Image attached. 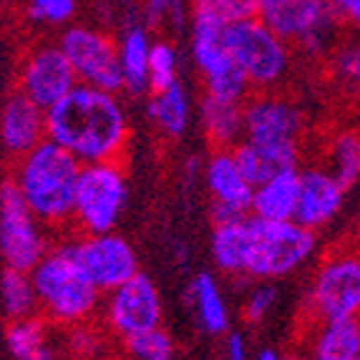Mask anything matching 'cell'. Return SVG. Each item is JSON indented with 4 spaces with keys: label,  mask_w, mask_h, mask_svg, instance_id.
I'll return each mask as SVG.
<instances>
[{
    "label": "cell",
    "mask_w": 360,
    "mask_h": 360,
    "mask_svg": "<svg viewBox=\"0 0 360 360\" xmlns=\"http://www.w3.org/2000/svg\"><path fill=\"white\" fill-rule=\"evenodd\" d=\"M210 250L222 275L247 283H277L315 257L318 232L297 222H270L242 214L217 219Z\"/></svg>",
    "instance_id": "6da1fadb"
},
{
    "label": "cell",
    "mask_w": 360,
    "mask_h": 360,
    "mask_svg": "<svg viewBox=\"0 0 360 360\" xmlns=\"http://www.w3.org/2000/svg\"><path fill=\"white\" fill-rule=\"evenodd\" d=\"M46 134L81 164L121 162L131 141V121L116 91L78 84L46 111Z\"/></svg>",
    "instance_id": "7a4b0ae2"
},
{
    "label": "cell",
    "mask_w": 360,
    "mask_h": 360,
    "mask_svg": "<svg viewBox=\"0 0 360 360\" xmlns=\"http://www.w3.org/2000/svg\"><path fill=\"white\" fill-rule=\"evenodd\" d=\"M81 167L84 164L76 156L46 139L36 149L15 159L11 181L28 210L49 229H58L71 224Z\"/></svg>",
    "instance_id": "3957f363"
},
{
    "label": "cell",
    "mask_w": 360,
    "mask_h": 360,
    "mask_svg": "<svg viewBox=\"0 0 360 360\" xmlns=\"http://www.w3.org/2000/svg\"><path fill=\"white\" fill-rule=\"evenodd\" d=\"M30 280L38 295V315L56 328L66 330L89 323L101 310L103 292L91 285L66 242L51 247L46 257L30 270Z\"/></svg>",
    "instance_id": "277c9868"
},
{
    "label": "cell",
    "mask_w": 360,
    "mask_h": 360,
    "mask_svg": "<svg viewBox=\"0 0 360 360\" xmlns=\"http://www.w3.org/2000/svg\"><path fill=\"white\" fill-rule=\"evenodd\" d=\"M257 18L305 56H330L340 41V18L330 0H259Z\"/></svg>",
    "instance_id": "5b68a950"
},
{
    "label": "cell",
    "mask_w": 360,
    "mask_h": 360,
    "mask_svg": "<svg viewBox=\"0 0 360 360\" xmlns=\"http://www.w3.org/2000/svg\"><path fill=\"white\" fill-rule=\"evenodd\" d=\"M224 41L252 91H277L292 68V46L259 18L224 25Z\"/></svg>",
    "instance_id": "8992f818"
},
{
    "label": "cell",
    "mask_w": 360,
    "mask_h": 360,
    "mask_svg": "<svg viewBox=\"0 0 360 360\" xmlns=\"http://www.w3.org/2000/svg\"><path fill=\"white\" fill-rule=\"evenodd\" d=\"M129 205V176L121 162L84 164L71 224L81 234L114 232Z\"/></svg>",
    "instance_id": "52a82bcc"
},
{
    "label": "cell",
    "mask_w": 360,
    "mask_h": 360,
    "mask_svg": "<svg viewBox=\"0 0 360 360\" xmlns=\"http://www.w3.org/2000/svg\"><path fill=\"white\" fill-rule=\"evenodd\" d=\"M338 318H360V247L330 250L307 288L302 320Z\"/></svg>",
    "instance_id": "ba28073f"
},
{
    "label": "cell",
    "mask_w": 360,
    "mask_h": 360,
    "mask_svg": "<svg viewBox=\"0 0 360 360\" xmlns=\"http://www.w3.org/2000/svg\"><path fill=\"white\" fill-rule=\"evenodd\" d=\"M192 60L205 81V96L245 103L252 86L232 58L224 41V25L212 18L194 15L192 20Z\"/></svg>",
    "instance_id": "9c48e42d"
},
{
    "label": "cell",
    "mask_w": 360,
    "mask_h": 360,
    "mask_svg": "<svg viewBox=\"0 0 360 360\" xmlns=\"http://www.w3.org/2000/svg\"><path fill=\"white\" fill-rule=\"evenodd\" d=\"M49 250V227L28 210L11 179L0 184V259L6 267L30 272Z\"/></svg>",
    "instance_id": "30bf717a"
},
{
    "label": "cell",
    "mask_w": 360,
    "mask_h": 360,
    "mask_svg": "<svg viewBox=\"0 0 360 360\" xmlns=\"http://www.w3.org/2000/svg\"><path fill=\"white\" fill-rule=\"evenodd\" d=\"M164 318V302L159 285L149 275L139 272L131 280L103 295L101 320L103 330L119 342L159 328Z\"/></svg>",
    "instance_id": "8fae6325"
},
{
    "label": "cell",
    "mask_w": 360,
    "mask_h": 360,
    "mask_svg": "<svg viewBox=\"0 0 360 360\" xmlns=\"http://www.w3.org/2000/svg\"><path fill=\"white\" fill-rule=\"evenodd\" d=\"M66 245L91 285L103 295L141 272L134 245L127 237L116 234V229L101 234H76L66 240Z\"/></svg>",
    "instance_id": "7c38bea8"
},
{
    "label": "cell",
    "mask_w": 360,
    "mask_h": 360,
    "mask_svg": "<svg viewBox=\"0 0 360 360\" xmlns=\"http://www.w3.org/2000/svg\"><path fill=\"white\" fill-rule=\"evenodd\" d=\"M58 46L66 53L73 71H76L78 84L103 91H116V94L124 89L119 43H116V38L103 33L101 28L71 25V28L63 30Z\"/></svg>",
    "instance_id": "4fadbf2b"
},
{
    "label": "cell",
    "mask_w": 360,
    "mask_h": 360,
    "mask_svg": "<svg viewBox=\"0 0 360 360\" xmlns=\"http://www.w3.org/2000/svg\"><path fill=\"white\" fill-rule=\"evenodd\" d=\"M307 116L297 101L277 91H257L245 101V139L264 146L302 149Z\"/></svg>",
    "instance_id": "5bb4252c"
},
{
    "label": "cell",
    "mask_w": 360,
    "mask_h": 360,
    "mask_svg": "<svg viewBox=\"0 0 360 360\" xmlns=\"http://www.w3.org/2000/svg\"><path fill=\"white\" fill-rule=\"evenodd\" d=\"M76 86V71L58 43H38L20 58L18 91L43 111L63 101Z\"/></svg>",
    "instance_id": "9a60e30c"
},
{
    "label": "cell",
    "mask_w": 360,
    "mask_h": 360,
    "mask_svg": "<svg viewBox=\"0 0 360 360\" xmlns=\"http://www.w3.org/2000/svg\"><path fill=\"white\" fill-rule=\"evenodd\" d=\"M205 184L212 197V214L217 219L250 214L252 205V181L247 179L245 169L234 149H214L205 164Z\"/></svg>",
    "instance_id": "2e32d148"
},
{
    "label": "cell",
    "mask_w": 360,
    "mask_h": 360,
    "mask_svg": "<svg viewBox=\"0 0 360 360\" xmlns=\"http://www.w3.org/2000/svg\"><path fill=\"white\" fill-rule=\"evenodd\" d=\"M345 192L348 186L335 174H330L323 164L300 169V197H297L295 222L312 232L325 229L340 214L345 205Z\"/></svg>",
    "instance_id": "e0dca14e"
},
{
    "label": "cell",
    "mask_w": 360,
    "mask_h": 360,
    "mask_svg": "<svg viewBox=\"0 0 360 360\" xmlns=\"http://www.w3.org/2000/svg\"><path fill=\"white\" fill-rule=\"evenodd\" d=\"M300 348L310 360H355L360 355V318L302 320Z\"/></svg>",
    "instance_id": "ac0fdd59"
},
{
    "label": "cell",
    "mask_w": 360,
    "mask_h": 360,
    "mask_svg": "<svg viewBox=\"0 0 360 360\" xmlns=\"http://www.w3.org/2000/svg\"><path fill=\"white\" fill-rule=\"evenodd\" d=\"M49 139L46 134V111L15 91L0 111V146L8 156L20 159Z\"/></svg>",
    "instance_id": "d6986e66"
},
{
    "label": "cell",
    "mask_w": 360,
    "mask_h": 360,
    "mask_svg": "<svg viewBox=\"0 0 360 360\" xmlns=\"http://www.w3.org/2000/svg\"><path fill=\"white\" fill-rule=\"evenodd\" d=\"M297 197H300V169H290L255 186L250 214L270 222H295Z\"/></svg>",
    "instance_id": "ffe728a7"
},
{
    "label": "cell",
    "mask_w": 360,
    "mask_h": 360,
    "mask_svg": "<svg viewBox=\"0 0 360 360\" xmlns=\"http://www.w3.org/2000/svg\"><path fill=\"white\" fill-rule=\"evenodd\" d=\"M234 154L240 159L242 169H245L247 179L252 181V186L272 179L275 174L290 172V169H300L302 162V149H295V146H264L247 141V139H242L240 144L234 146Z\"/></svg>",
    "instance_id": "44dd1931"
},
{
    "label": "cell",
    "mask_w": 360,
    "mask_h": 360,
    "mask_svg": "<svg viewBox=\"0 0 360 360\" xmlns=\"http://www.w3.org/2000/svg\"><path fill=\"white\" fill-rule=\"evenodd\" d=\"M146 114L164 139L176 141L189 131V124H192L189 91L184 89L181 81H176L174 86H169L164 91H154L149 96V103H146Z\"/></svg>",
    "instance_id": "7402d4cb"
},
{
    "label": "cell",
    "mask_w": 360,
    "mask_h": 360,
    "mask_svg": "<svg viewBox=\"0 0 360 360\" xmlns=\"http://www.w3.org/2000/svg\"><path fill=\"white\" fill-rule=\"evenodd\" d=\"M202 131L214 149H234L245 139V103L205 96L199 106Z\"/></svg>",
    "instance_id": "603a6c76"
},
{
    "label": "cell",
    "mask_w": 360,
    "mask_h": 360,
    "mask_svg": "<svg viewBox=\"0 0 360 360\" xmlns=\"http://www.w3.org/2000/svg\"><path fill=\"white\" fill-rule=\"evenodd\" d=\"M186 302L192 307L199 328L210 335H224L229 330V305L222 285L210 272H199L189 285Z\"/></svg>",
    "instance_id": "cb8c5ba5"
},
{
    "label": "cell",
    "mask_w": 360,
    "mask_h": 360,
    "mask_svg": "<svg viewBox=\"0 0 360 360\" xmlns=\"http://www.w3.org/2000/svg\"><path fill=\"white\" fill-rule=\"evenodd\" d=\"M116 43H119V63L121 76H124V89L129 94H134V96L149 91V56L154 41H151L146 25H129Z\"/></svg>",
    "instance_id": "d4e9b609"
},
{
    "label": "cell",
    "mask_w": 360,
    "mask_h": 360,
    "mask_svg": "<svg viewBox=\"0 0 360 360\" xmlns=\"http://www.w3.org/2000/svg\"><path fill=\"white\" fill-rule=\"evenodd\" d=\"M320 164L350 189L360 179V129L333 131L325 139Z\"/></svg>",
    "instance_id": "484cf974"
},
{
    "label": "cell",
    "mask_w": 360,
    "mask_h": 360,
    "mask_svg": "<svg viewBox=\"0 0 360 360\" xmlns=\"http://www.w3.org/2000/svg\"><path fill=\"white\" fill-rule=\"evenodd\" d=\"M0 307L8 320H23L38 315V295L25 270H6L0 272Z\"/></svg>",
    "instance_id": "4316f807"
},
{
    "label": "cell",
    "mask_w": 360,
    "mask_h": 360,
    "mask_svg": "<svg viewBox=\"0 0 360 360\" xmlns=\"http://www.w3.org/2000/svg\"><path fill=\"white\" fill-rule=\"evenodd\" d=\"M6 345L15 360H30L51 345V323L43 315L11 320L6 330Z\"/></svg>",
    "instance_id": "83f0119b"
},
{
    "label": "cell",
    "mask_w": 360,
    "mask_h": 360,
    "mask_svg": "<svg viewBox=\"0 0 360 360\" xmlns=\"http://www.w3.org/2000/svg\"><path fill=\"white\" fill-rule=\"evenodd\" d=\"M124 360H174L176 345L162 325L121 342Z\"/></svg>",
    "instance_id": "f1b7e54d"
},
{
    "label": "cell",
    "mask_w": 360,
    "mask_h": 360,
    "mask_svg": "<svg viewBox=\"0 0 360 360\" xmlns=\"http://www.w3.org/2000/svg\"><path fill=\"white\" fill-rule=\"evenodd\" d=\"M106 335L101 328L91 323H81L66 328V338H63V350L71 360H101L103 350H106Z\"/></svg>",
    "instance_id": "f546056e"
},
{
    "label": "cell",
    "mask_w": 360,
    "mask_h": 360,
    "mask_svg": "<svg viewBox=\"0 0 360 360\" xmlns=\"http://www.w3.org/2000/svg\"><path fill=\"white\" fill-rule=\"evenodd\" d=\"M192 11L194 15L232 25L247 18H257L259 0H192Z\"/></svg>",
    "instance_id": "4dcf8cb0"
},
{
    "label": "cell",
    "mask_w": 360,
    "mask_h": 360,
    "mask_svg": "<svg viewBox=\"0 0 360 360\" xmlns=\"http://www.w3.org/2000/svg\"><path fill=\"white\" fill-rule=\"evenodd\" d=\"M179 81V56L169 41H154L149 56V94L164 91Z\"/></svg>",
    "instance_id": "1f68e13d"
},
{
    "label": "cell",
    "mask_w": 360,
    "mask_h": 360,
    "mask_svg": "<svg viewBox=\"0 0 360 360\" xmlns=\"http://www.w3.org/2000/svg\"><path fill=\"white\" fill-rule=\"evenodd\" d=\"M330 71L338 84L360 91V33L355 38L338 41L330 51Z\"/></svg>",
    "instance_id": "d6a6232c"
},
{
    "label": "cell",
    "mask_w": 360,
    "mask_h": 360,
    "mask_svg": "<svg viewBox=\"0 0 360 360\" xmlns=\"http://www.w3.org/2000/svg\"><path fill=\"white\" fill-rule=\"evenodd\" d=\"M78 0H25V15L36 25H66L76 13Z\"/></svg>",
    "instance_id": "836d02e7"
},
{
    "label": "cell",
    "mask_w": 360,
    "mask_h": 360,
    "mask_svg": "<svg viewBox=\"0 0 360 360\" xmlns=\"http://www.w3.org/2000/svg\"><path fill=\"white\" fill-rule=\"evenodd\" d=\"M280 290L275 283H255V288L247 292L245 302H242V318L247 325H262L270 318V312L275 310Z\"/></svg>",
    "instance_id": "e575fe53"
},
{
    "label": "cell",
    "mask_w": 360,
    "mask_h": 360,
    "mask_svg": "<svg viewBox=\"0 0 360 360\" xmlns=\"http://www.w3.org/2000/svg\"><path fill=\"white\" fill-rule=\"evenodd\" d=\"M330 6L342 25H350L360 33V0H330Z\"/></svg>",
    "instance_id": "d590c367"
},
{
    "label": "cell",
    "mask_w": 360,
    "mask_h": 360,
    "mask_svg": "<svg viewBox=\"0 0 360 360\" xmlns=\"http://www.w3.org/2000/svg\"><path fill=\"white\" fill-rule=\"evenodd\" d=\"M224 360H252L242 333H229L224 340Z\"/></svg>",
    "instance_id": "8d00e7d4"
},
{
    "label": "cell",
    "mask_w": 360,
    "mask_h": 360,
    "mask_svg": "<svg viewBox=\"0 0 360 360\" xmlns=\"http://www.w3.org/2000/svg\"><path fill=\"white\" fill-rule=\"evenodd\" d=\"M30 360H60V355H58V350L53 348V342H51L49 348H43L38 355H33Z\"/></svg>",
    "instance_id": "74e56055"
},
{
    "label": "cell",
    "mask_w": 360,
    "mask_h": 360,
    "mask_svg": "<svg viewBox=\"0 0 360 360\" xmlns=\"http://www.w3.org/2000/svg\"><path fill=\"white\" fill-rule=\"evenodd\" d=\"M280 360H310V358L302 353V348H292V350H285V353H280Z\"/></svg>",
    "instance_id": "f35d334b"
},
{
    "label": "cell",
    "mask_w": 360,
    "mask_h": 360,
    "mask_svg": "<svg viewBox=\"0 0 360 360\" xmlns=\"http://www.w3.org/2000/svg\"><path fill=\"white\" fill-rule=\"evenodd\" d=\"M255 360H280V353H277V350H272V348H264V350H259V353L255 355Z\"/></svg>",
    "instance_id": "ab89813d"
},
{
    "label": "cell",
    "mask_w": 360,
    "mask_h": 360,
    "mask_svg": "<svg viewBox=\"0 0 360 360\" xmlns=\"http://www.w3.org/2000/svg\"><path fill=\"white\" fill-rule=\"evenodd\" d=\"M101 360H116V358H101Z\"/></svg>",
    "instance_id": "60d3db41"
},
{
    "label": "cell",
    "mask_w": 360,
    "mask_h": 360,
    "mask_svg": "<svg viewBox=\"0 0 360 360\" xmlns=\"http://www.w3.org/2000/svg\"><path fill=\"white\" fill-rule=\"evenodd\" d=\"M3 3H6V0H0V6H3Z\"/></svg>",
    "instance_id": "b9f144b4"
},
{
    "label": "cell",
    "mask_w": 360,
    "mask_h": 360,
    "mask_svg": "<svg viewBox=\"0 0 360 360\" xmlns=\"http://www.w3.org/2000/svg\"><path fill=\"white\" fill-rule=\"evenodd\" d=\"M355 360H360V355H358V358H355Z\"/></svg>",
    "instance_id": "7bdbcfd3"
}]
</instances>
